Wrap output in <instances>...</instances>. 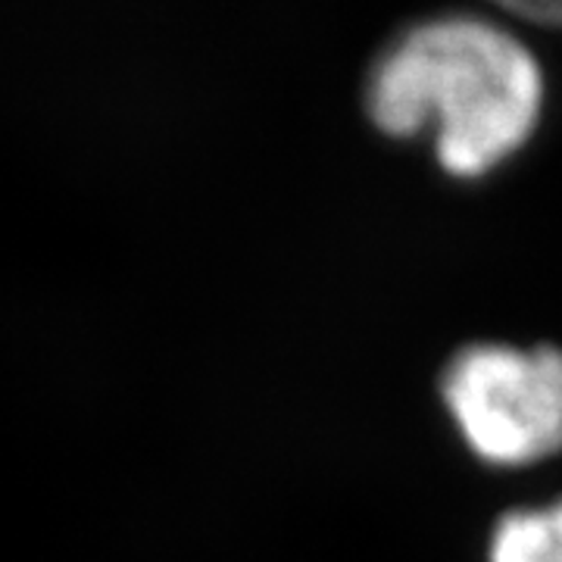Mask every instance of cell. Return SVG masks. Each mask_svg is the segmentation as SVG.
<instances>
[{
	"label": "cell",
	"instance_id": "obj_3",
	"mask_svg": "<svg viewBox=\"0 0 562 562\" xmlns=\"http://www.w3.org/2000/svg\"><path fill=\"white\" fill-rule=\"evenodd\" d=\"M487 562H562V501L503 516Z\"/></svg>",
	"mask_w": 562,
	"mask_h": 562
},
{
	"label": "cell",
	"instance_id": "obj_4",
	"mask_svg": "<svg viewBox=\"0 0 562 562\" xmlns=\"http://www.w3.org/2000/svg\"><path fill=\"white\" fill-rule=\"evenodd\" d=\"M522 16H531V20H562V3H543V7H516Z\"/></svg>",
	"mask_w": 562,
	"mask_h": 562
},
{
	"label": "cell",
	"instance_id": "obj_2",
	"mask_svg": "<svg viewBox=\"0 0 562 562\" xmlns=\"http://www.w3.org/2000/svg\"><path fill=\"white\" fill-rule=\"evenodd\" d=\"M443 403L484 462L547 460L562 450V350L462 347L443 372Z\"/></svg>",
	"mask_w": 562,
	"mask_h": 562
},
{
	"label": "cell",
	"instance_id": "obj_1",
	"mask_svg": "<svg viewBox=\"0 0 562 562\" xmlns=\"http://www.w3.org/2000/svg\"><path fill=\"white\" fill-rule=\"evenodd\" d=\"M543 103L538 60L516 35L475 16H441L384 50L366 91L372 122L409 138L435 128L447 172L484 176L522 147Z\"/></svg>",
	"mask_w": 562,
	"mask_h": 562
}]
</instances>
